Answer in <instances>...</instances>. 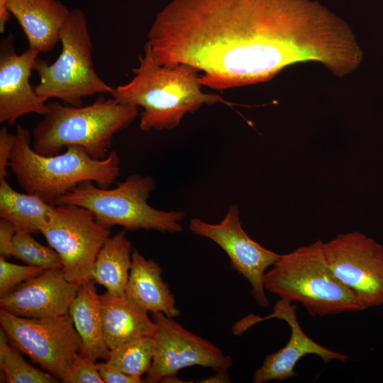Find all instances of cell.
Listing matches in <instances>:
<instances>
[{
    "label": "cell",
    "instance_id": "6",
    "mask_svg": "<svg viewBox=\"0 0 383 383\" xmlns=\"http://www.w3.org/2000/svg\"><path fill=\"white\" fill-rule=\"evenodd\" d=\"M155 182L150 176L131 174L113 189L93 182L79 183L59 198L54 205L73 204L84 207L108 228L120 226L126 231L155 230L175 233L182 231L183 211H163L148 204Z\"/></svg>",
    "mask_w": 383,
    "mask_h": 383
},
{
    "label": "cell",
    "instance_id": "30",
    "mask_svg": "<svg viewBox=\"0 0 383 383\" xmlns=\"http://www.w3.org/2000/svg\"><path fill=\"white\" fill-rule=\"evenodd\" d=\"M10 12L7 9L4 0H0V32L4 33L6 22L9 20Z\"/></svg>",
    "mask_w": 383,
    "mask_h": 383
},
{
    "label": "cell",
    "instance_id": "9",
    "mask_svg": "<svg viewBox=\"0 0 383 383\" xmlns=\"http://www.w3.org/2000/svg\"><path fill=\"white\" fill-rule=\"evenodd\" d=\"M60 257L64 275L80 285L89 279L96 258L111 237L89 210L73 204L54 205L40 232Z\"/></svg>",
    "mask_w": 383,
    "mask_h": 383
},
{
    "label": "cell",
    "instance_id": "28",
    "mask_svg": "<svg viewBox=\"0 0 383 383\" xmlns=\"http://www.w3.org/2000/svg\"><path fill=\"white\" fill-rule=\"evenodd\" d=\"M15 143V134L9 133L7 127L0 131V179L8 175L7 167Z\"/></svg>",
    "mask_w": 383,
    "mask_h": 383
},
{
    "label": "cell",
    "instance_id": "17",
    "mask_svg": "<svg viewBox=\"0 0 383 383\" xmlns=\"http://www.w3.org/2000/svg\"><path fill=\"white\" fill-rule=\"evenodd\" d=\"M162 274V270L157 262L146 259L138 250H133L125 295L130 301L148 313H162L174 318L180 311Z\"/></svg>",
    "mask_w": 383,
    "mask_h": 383
},
{
    "label": "cell",
    "instance_id": "20",
    "mask_svg": "<svg viewBox=\"0 0 383 383\" xmlns=\"http://www.w3.org/2000/svg\"><path fill=\"white\" fill-rule=\"evenodd\" d=\"M133 248L125 231L110 237L99 251L89 279L113 296H126L132 265Z\"/></svg>",
    "mask_w": 383,
    "mask_h": 383
},
{
    "label": "cell",
    "instance_id": "16",
    "mask_svg": "<svg viewBox=\"0 0 383 383\" xmlns=\"http://www.w3.org/2000/svg\"><path fill=\"white\" fill-rule=\"evenodd\" d=\"M22 28L29 48L39 53L51 51L60 42L70 11L57 0H4Z\"/></svg>",
    "mask_w": 383,
    "mask_h": 383
},
{
    "label": "cell",
    "instance_id": "4",
    "mask_svg": "<svg viewBox=\"0 0 383 383\" xmlns=\"http://www.w3.org/2000/svg\"><path fill=\"white\" fill-rule=\"evenodd\" d=\"M44 118L33 130V149L43 155L59 154L64 147L80 146L94 159L109 154L114 135L138 116L137 106L113 97L98 98L87 106H72L57 101L48 104Z\"/></svg>",
    "mask_w": 383,
    "mask_h": 383
},
{
    "label": "cell",
    "instance_id": "8",
    "mask_svg": "<svg viewBox=\"0 0 383 383\" xmlns=\"http://www.w3.org/2000/svg\"><path fill=\"white\" fill-rule=\"evenodd\" d=\"M0 325L14 347L60 381L80 354L82 341L69 314L33 318L1 309Z\"/></svg>",
    "mask_w": 383,
    "mask_h": 383
},
{
    "label": "cell",
    "instance_id": "1",
    "mask_svg": "<svg viewBox=\"0 0 383 383\" xmlns=\"http://www.w3.org/2000/svg\"><path fill=\"white\" fill-rule=\"evenodd\" d=\"M146 45L159 65L191 66L216 90L267 82L309 61L341 77L358 50L348 23L313 0H172Z\"/></svg>",
    "mask_w": 383,
    "mask_h": 383
},
{
    "label": "cell",
    "instance_id": "26",
    "mask_svg": "<svg viewBox=\"0 0 383 383\" xmlns=\"http://www.w3.org/2000/svg\"><path fill=\"white\" fill-rule=\"evenodd\" d=\"M61 382L64 383H104L96 362L80 354Z\"/></svg>",
    "mask_w": 383,
    "mask_h": 383
},
{
    "label": "cell",
    "instance_id": "7",
    "mask_svg": "<svg viewBox=\"0 0 383 383\" xmlns=\"http://www.w3.org/2000/svg\"><path fill=\"white\" fill-rule=\"evenodd\" d=\"M62 51L52 64L38 57L34 70L40 82L35 92L45 100L58 99L64 104L80 106L83 99L96 94H112L115 88L97 74L91 57V40L84 13L76 9L60 35Z\"/></svg>",
    "mask_w": 383,
    "mask_h": 383
},
{
    "label": "cell",
    "instance_id": "10",
    "mask_svg": "<svg viewBox=\"0 0 383 383\" xmlns=\"http://www.w3.org/2000/svg\"><path fill=\"white\" fill-rule=\"evenodd\" d=\"M156 324L152 335L155 353L145 382H176L178 372L199 365L216 372H228L231 357L209 340L187 331L181 324L162 313H152Z\"/></svg>",
    "mask_w": 383,
    "mask_h": 383
},
{
    "label": "cell",
    "instance_id": "3",
    "mask_svg": "<svg viewBox=\"0 0 383 383\" xmlns=\"http://www.w3.org/2000/svg\"><path fill=\"white\" fill-rule=\"evenodd\" d=\"M9 167L23 190L54 204L83 182L109 188L119 176L120 160L115 151H110L105 159L97 160L76 145L67 147L61 154L43 155L31 147L29 131L18 125Z\"/></svg>",
    "mask_w": 383,
    "mask_h": 383
},
{
    "label": "cell",
    "instance_id": "5",
    "mask_svg": "<svg viewBox=\"0 0 383 383\" xmlns=\"http://www.w3.org/2000/svg\"><path fill=\"white\" fill-rule=\"evenodd\" d=\"M323 245L318 240L280 255L265 274V290L301 303L312 316L364 311L355 294L332 271Z\"/></svg>",
    "mask_w": 383,
    "mask_h": 383
},
{
    "label": "cell",
    "instance_id": "11",
    "mask_svg": "<svg viewBox=\"0 0 383 383\" xmlns=\"http://www.w3.org/2000/svg\"><path fill=\"white\" fill-rule=\"evenodd\" d=\"M326 260L337 278L364 309L383 306V246L359 231L323 243Z\"/></svg>",
    "mask_w": 383,
    "mask_h": 383
},
{
    "label": "cell",
    "instance_id": "15",
    "mask_svg": "<svg viewBox=\"0 0 383 383\" xmlns=\"http://www.w3.org/2000/svg\"><path fill=\"white\" fill-rule=\"evenodd\" d=\"M79 287L65 278L61 268L46 269L0 296V307L26 318L67 315Z\"/></svg>",
    "mask_w": 383,
    "mask_h": 383
},
{
    "label": "cell",
    "instance_id": "31",
    "mask_svg": "<svg viewBox=\"0 0 383 383\" xmlns=\"http://www.w3.org/2000/svg\"><path fill=\"white\" fill-rule=\"evenodd\" d=\"M228 372H218L213 377L203 379L201 382H230Z\"/></svg>",
    "mask_w": 383,
    "mask_h": 383
},
{
    "label": "cell",
    "instance_id": "27",
    "mask_svg": "<svg viewBox=\"0 0 383 383\" xmlns=\"http://www.w3.org/2000/svg\"><path fill=\"white\" fill-rule=\"evenodd\" d=\"M99 374L104 383H141L145 380L141 377L128 375L109 365L106 362L96 363Z\"/></svg>",
    "mask_w": 383,
    "mask_h": 383
},
{
    "label": "cell",
    "instance_id": "29",
    "mask_svg": "<svg viewBox=\"0 0 383 383\" xmlns=\"http://www.w3.org/2000/svg\"><path fill=\"white\" fill-rule=\"evenodd\" d=\"M17 231L15 226L10 221L0 220V256L6 259L11 257V248L13 238Z\"/></svg>",
    "mask_w": 383,
    "mask_h": 383
},
{
    "label": "cell",
    "instance_id": "2",
    "mask_svg": "<svg viewBox=\"0 0 383 383\" xmlns=\"http://www.w3.org/2000/svg\"><path fill=\"white\" fill-rule=\"evenodd\" d=\"M138 59L133 79L116 87L111 96L121 104L143 109L140 121L143 131L173 129L184 115L203 104L231 105L218 94L203 92L200 72L191 66L160 65L146 44Z\"/></svg>",
    "mask_w": 383,
    "mask_h": 383
},
{
    "label": "cell",
    "instance_id": "18",
    "mask_svg": "<svg viewBox=\"0 0 383 383\" xmlns=\"http://www.w3.org/2000/svg\"><path fill=\"white\" fill-rule=\"evenodd\" d=\"M104 333L112 350L144 337L152 336L156 324L148 313L130 301L126 296L100 295Z\"/></svg>",
    "mask_w": 383,
    "mask_h": 383
},
{
    "label": "cell",
    "instance_id": "21",
    "mask_svg": "<svg viewBox=\"0 0 383 383\" xmlns=\"http://www.w3.org/2000/svg\"><path fill=\"white\" fill-rule=\"evenodd\" d=\"M53 206L36 194L18 192L6 179H0V217L12 223L17 231L40 233Z\"/></svg>",
    "mask_w": 383,
    "mask_h": 383
},
{
    "label": "cell",
    "instance_id": "23",
    "mask_svg": "<svg viewBox=\"0 0 383 383\" xmlns=\"http://www.w3.org/2000/svg\"><path fill=\"white\" fill-rule=\"evenodd\" d=\"M154 353V338L148 336L110 350L109 357L105 362L128 375L141 377L149 371Z\"/></svg>",
    "mask_w": 383,
    "mask_h": 383
},
{
    "label": "cell",
    "instance_id": "25",
    "mask_svg": "<svg viewBox=\"0 0 383 383\" xmlns=\"http://www.w3.org/2000/svg\"><path fill=\"white\" fill-rule=\"evenodd\" d=\"M45 270L42 267L13 264L0 256V296L9 293L19 284L39 275Z\"/></svg>",
    "mask_w": 383,
    "mask_h": 383
},
{
    "label": "cell",
    "instance_id": "13",
    "mask_svg": "<svg viewBox=\"0 0 383 383\" xmlns=\"http://www.w3.org/2000/svg\"><path fill=\"white\" fill-rule=\"evenodd\" d=\"M296 309L295 305L280 299L274 306L273 312L267 316L260 318L250 315L241 318L233 326L232 331L236 335L243 334L258 322L272 318L285 321L290 327L291 335L287 343L278 351L265 357L262 365L254 373L253 382L284 381L296 376V365L306 355H318L325 364L333 360L344 362L350 359L349 356L330 350L309 338L303 331L297 320Z\"/></svg>",
    "mask_w": 383,
    "mask_h": 383
},
{
    "label": "cell",
    "instance_id": "14",
    "mask_svg": "<svg viewBox=\"0 0 383 383\" xmlns=\"http://www.w3.org/2000/svg\"><path fill=\"white\" fill-rule=\"evenodd\" d=\"M39 52L28 48L18 55L12 35L0 44V123L13 125L21 116L45 115L47 100L40 96L30 83Z\"/></svg>",
    "mask_w": 383,
    "mask_h": 383
},
{
    "label": "cell",
    "instance_id": "12",
    "mask_svg": "<svg viewBox=\"0 0 383 383\" xmlns=\"http://www.w3.org/2000/svg\"><path fill=\"white\" fill-rule=\"evenodd\" d=\"M189 228L193 233L209 238L221 247L228 256L232 267L248 281L255 301L262 307L268 306L265 274L280 255L249 237L241 226L238 205L231 206L219 223L212 224L194 218L190 220Z\"/></svg>",
    "mask_w": 383,
    "mask_h": 383
},
{
    "label": "cell",
    "instance_id": "22",
    "mask_svg": "<svg viewBox=\"0 0 383 383\" xmlns=\"http://www.w3.org/2000/svg\"><path fill=\"white\" fill-rule=\"evenodd\" d=\"M21 352L9 341L0 329V368L4 382L7 383H56L59 379L45 370L26 361Z\"/></svg>",
    "mask_w": 383,
    "mask_h": 383
},
{
    "label": "cell",
    "instance_id": "24",
    "mask_svg": "<svg viewBox=\"0 0 383 383\" xmlns=\"http://www.w3.org/2000/svg\"><path fill=\"white\" fill-rule=\"evenodd\" d=\"M32 233L17 231L13 238L11 255L26 265L45 269L62 267L60 257L50 246L47 247L31 235Z\"/></svg>",
    "mask_w": 383,
    "mask_h": 383
},
{
    "label": "cell",
    "instance_id": "19",
    "mask_svg": "<svg viewBox=\"0 0 383 383\" xmlns=\"http://www.w3.org/2000/svg\"><path fill=\"white\" fill-rule=\"evenodd\" d=\"M94 284L88 280L79 285L68 314L82 341L80 355L94 362L106 361L110 350L104 338L100 295Z\"/></svg>",
    "mask_w": 383,
    "mask_h": 383
}]
</instances>
